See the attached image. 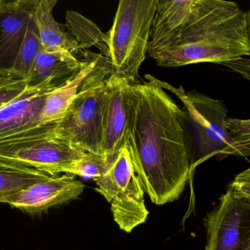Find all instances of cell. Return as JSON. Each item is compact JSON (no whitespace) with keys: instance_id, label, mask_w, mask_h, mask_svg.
Here are the masks:
<instances>
[{"instance_id":"6da1fadb","label":"cell","mask_w":250,"mask_h":250,"mask_svg":"<svg viewBox=\"0 0 250 250\" xmlns=\"http://www.w3.org/2000/svg\"><path fill=\"white\" fill-rule=\"evenodd\" d=\"M134 84L128 141L144 192L156 205L179 199L191 177L184 113L154 76Z\"/></svg>"},{"instance_id":"7a4b0ae2","label":"cell","mask_w":250,"mask_h":250,"mask_svg":"<svg viewBox=\"0 0 250 250\" xmlns=\"http://www.w3.org/2000/svg\"><path fill=\"white\" fill-rule=\"evenodd\" d=\"M157 85L174 94L183 104L184 123L190 157V174L213 157H243L228 127L224 103L195 91L186 92L154 78Z\"/></svg>"},{"instance_id":"3957f363","label":"cell","mask_w":250,"mask_h":250,"mask_svg":"<svg viewBox=\"0 0 250 250\" xmlns=\"http://www.w3.org/2000/svg\"><path fill=\"white\" fill-rule=\"evenodd\" d=\"M158 0H121L108 33L112 74L134 85L148 53Z\"/></svg>"},{"instance_id":"277c9868","label":"cell","mask_w":250,"mask_h":250,"mask_svg":"<svg viewBox=\"0 0 250 250\" xmlns=\"http://www.w3.org/2000/svg\"><path fill=\"white\" fill-rule=\"evenodd\" d=\"M111 73L109 60L98 54L95 67L83 79L64 117L56 123V135L85 152L99 154Z\"/></svg>"},{"instance_id":"5b68a950","label":"cell","mask_w":250,"mask_h":250,"mask_svg":"<svg viewBox=\"0 0 250 250\" xmlns=\"http://www.w3.org/2000/svg\"><path fill=\"white\" fill-rule=\"evenodd\" d=\"M56 123L0 142V164L33 168L51 175L66 174L86 152L55 134Z\"/></svg>"},{"instance_id":"8992f818","label":"cell","mask_w":250,"mask_h":250,"mask_svg":"<svg viewBox=\"0 0 250 250\" xmlns=\"http://www.w3.org/2000/svg\"><path fill=\"white\" fill-rule=\"evenodd\" d=\"M94 181L97 192L111 204L114 221L121 230L130 233L145 223L148 215L145 192L128 144L122 148L105 173Z\"/></svg>"},{"instance_id":"52a82bcc","label":"cell","mask_w":250,"mask_h":250,"mask_svg":"<svg viewBox=\"0 0 250 250\" xmlns=\"http://www.w3.org/2000/svg\"><path fill=\"white\" fill-rule=\"evenodd\" d=\"M204 224L206 250H243L250 242V204L229 187Z\"/></svg>"},{"instance_id":"ba28073f","label":"cell","mask_w":250,"mask_h":250,"mask_svg":"<svg viewBox=\"0 0 250 250\" xmlns=\"http://www.w3.org/2000/svg\"><path fill=\"white\" fill-rule=\"evenodd\" d=\"M101 154L109 166L127 145L132 122V85L111 73L107 83Z\"/></svg>"},{"instance_id":"9c48e42d","label":"cell","mask_w":250,"mask_h":250,"mask_svg":"<svg viewBox=\"0 0 250 250\" xmlns=\"http://www.w3.org/2000/svg\"><path fill=\"white\" fill-rule=\"evenodd\" d=\"M84 189L81 181L70 174L50 175L19 193L2 200L6 204L30 215L79 198Z\"/></svg>"},{"instance_id":"30bf717a","label":"cell","mask_w":250,"mask_h":250,"mask_svg":"<svg viewBox=\"0 0 250 250\" xmlns=\"http://www.w3.org/2000/svg\"><path fill=\"white\" fill-rule=\"evenodd\" d=\"M39 0H0V76L11 78L15 60Z\"/></svg>"},{"instance_id":"8fae6325","label":"cell","mask_w":250,"mask_h":250,"mask_svg":"<svg viewBox=\"0 0 250 250\" xmlns=\"http://www.w3.org/2000/svg\"><path fill=\"white\" fill-rule=\"evenodd\" d=\"M58 85H28L19 98L0 109V142L42 126L41 117L47 94Z\"/></svg>"},{"instance_id":"7c38bea8","label":"cell","mask_w":250,"mask_h":250,"mask_svg":"<svg viewBox=\"0 0 250 250\" xmlns=\"http://www.w3.org/2000/svg\"><path fill=\"white\" fill-rule=\"evenodd\" d=\"M66 50L44 48L37 57L32 75L28 80L31 87L50 86L67 80L86 63Z\"/></svg>"},{"instance_id":"4fadbf2b","label":"cell","mask_w":250,"mask_h":250,"mask_svg":"<svg viewBox=\"0 0 250 250\" xmlns=\"http://www.w3.org/2000/svg\"><path fill=\"white\" fill-rule=\"evenodd\" d=\"M98 57V54L88 52L84 66L71 77L54 87L47 94L41 117L42 126L56 123L64 117L83 79L96 65Z\"/></svg>"},{"instance_id":"5bb4252c","label":"cell","mask_w":250,"mask_h":250,"mask_svg":"<svg viewBox=\"0 0 250 250\" xmlns=\"http://www.w3.org/2000/svg\"><path fill=\"white\" fill-rule=\"evenodd\" d=\"M57 0H39L35 13V19L40 38L44 48H57L66 50L77 58H86L87 51H83L70 32H65L56 22L53 15Z\"/></svg>"},{"instance_id":"9a60e30c","label":"cell","mask_w":250,"mask_h":250,"mask_svg":"<svg viewBox=\"0 0 250 250\" xmlns=\"http://www.w3.org/2000/svg\"><path fill=\"white\" fill-rule=\"evenodd\" d=\"M66 26L82 49L95 46L108 59V37L100 28L82 15L72 10L66 13Z\"/></svg>"},{"instance_id":"2e32d148","label":"cell","mask_w":250,"mask_h":250,"mask_svg":"<svg viewBox=\"0 0 250 250\" xmlns=\"http://www.w3.org/2000/svg\"><path fill=\"white\" fill-rule=\"evenodd\" d=\"M42 48V43L34 15L15 60L11 70V78L28 82L32 75L35 60Z\"/></svg>"},{"instance_id":"e0dca14e","label":"cell","mask_w":250,"mask_h":250,"mask_svg":"<svg viewBox=\"0 0 250 250\" xmlns=\"http://www.w3.org/2000/svg\"><path fill=\"white\" fill-rule=\"evenodd\" d=\"M50 175L33 168L0 164V202L46 179Z\"/></svg>"},{"instance_id":"ac0fdd59","label":"cell","mask_w":250,"mask_h":250,"mask_svg":"<svg viewBox=\"0 0 250 250\" xmlns=\"http://www.w3.org/2000/svg\"><path fill=\"white\" fill-rule=\"evenodd\" d=\"M108 167L105 159L101 154L86 152L82 158L70 164L66 174L95 180L101 177Z\"/></svg>"},{"instance_id":"d6986e66","label":"cell","mask_w":250,"mask_h":250,"mask_svg":"<svg viewBox=\"0 0 250 250\" xmlns=\"http://www.w3.org/2000/svg\"><path fill=\"white\" fill-rule=\"evenodd\" d=\"M228 127L242 156H250V119L229 118Z\"/></svg>"},{"instance_id":"ffe728a7","label":"cell","mask_w":250,"mask_h":250,"mask_svg":"<svg viewBox=\"0 0 250 250\" xmlns=\"http://www.w3.org/2000/svg\"><path fill=\"white\" fill-rule=\"evenodd\" d=\"M28 86L27 81L21 80L17 83L0 88V109L19 98Z\"/></svg>"},{"instance_id":"44dd1931","label":"cell","mask_w":250,"mask_h":250,"mask_svg":"<svg viewBox=\"0 0 250 250\" xmlns=\"http://www.w3.org/2000/svg\"><path fill=\"white\" fill-rule=\"evenodd\" d=\"M229 188L250 204V167L239 173Z\"/></svg>"},{"instance_id":"7402d4cb","label":"cell","mask_w":250,"mask_h":250,"mask_svg":"<svg viewBox=\"0 0 250 250\" xmlns=\"http://www.w3.org/2000/svg\"><path fill=\"white\" fill-rule=\"evenodd\" d=\"M221 65L229 68L232 71L239 73L250 82V59L242 58L236 61L222 63Z\"/></svg>"},{"instance_id":"603a6c76","label":"cell","mask_w":250,"mask_h":250,"mask_svg":"<svg viewBox=\"0 0 250 250\" xmlns=\"http://www.w3.org/2000/svg\"><path fill=\"white\" fill-rule=\"evenodd\" d=\"M19 81L21 80L13 79V78L3 77V76H0V88L17 83Z\"/></svg>"},{"instance_id":"cb8c5ba5","label":"cell","mask_w":250,"mask_h":250,"mask_svg":"<svg viewBox=\"0 0 250 250\" xmlns=\"http://www.w3.org/2000/svg\"><path fill=\"white\" fill-rule=\"evenodd\" d=\"M247 13V35H248V47H249L250 56V6Z\"/></svg>"},{"instance_id":"d4e9b609","label":"cell","mask_w":250,"mask_h":250,"mask_svg":"<svg viewBox=\"0 0 250 250\" xmlns=\"http://www.w3.org/2000/svg\"><path fill=\"white\" fill-rule=\"evenodd\" d=\"M243 250H250V242Z\"/></svg>"}]
</instances>
